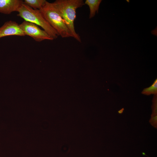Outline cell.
Masks as SVG:
<instances>
[{
	"instance_id": "1",
	"label": "cell",
	"mask_w": 157,
	"mask_h": 157,
	"mask_svg": "<svg viewBox=\"0 0 157 157\" xmlns=\"http://www.w3.org/2000/svg\"><path fill=\"white\" fill-rule=\"evenodd\" d=\"M57 9L72 35L81 42V38L75 31L74 22L76 18V10L84 4L83 0H56L52 3Z\"/></svg>"
},
{
	"instance_id": "2",
	"label": "cell",
	"mask_w": 157,
	"mask_h": 157,
	"mask_svg": "<svg viewBox=\"0 0 157 157\" xmlns=\"http://www.w3.org/2000/svg\"><path fill=\"white\" fill-rule=\"evenodd\" d=\"M39 10L59 36L62 38L72 37L65 21L53 3L47 1Z\"/></svg>"
},
{
	"instance_id": "3",
	"label": "cell",
	"mask_w": 157,
	"mask_h": 157,
	"mask_svg": "<svg viewBox=\"0 0 157 157\" xmlns=\"http://www.w3.org/2000/svg\"><path fill=\"white\" fill-rule=\"evenodd\" d=\"M17 16L25 21L41 27L53 39L59 36L56 31L49 24L39 10H34L23 3L18 9Z\"/></svg>"
},
{
	"instance_id": "4",
	"label": "cell",
	"mask_w": 157,
	"mask_h": 157,
	"mask_svg": "<svg viewBox=\"0 0 157 157\" xmlns=\"http://www.w3.org/2000/svg\"><path fill=\"white\" fill-rule=\"evenodd\" d=\"M19 26L25 35L32 37L37 42L54 40L44 30L41 29L34 24L24 20Z\"/></svg>"
},
{
	"instance_id": "5",
	"label": "cell",
	"mask_w": 157,
	"mask_h": 157,
	"mask_svg": "<svg viewBox=\"0 0 157 157\" xmlns=\"http://www.w3.org/2000/svg\"><path fill=\"white\" fill-rule=\"evenodd\" d=\"M11 35L25 36L19 24L16 22L10 20L5 22L0 27V38Z\"/></svg>"
},
{
	"instance_id": "6",
	"label": "cell",
	"mask_w": 157,
	"mask_h": 157,
	"mask_svg": "<svg viewBox=\"0 0 157 157\" xmlns=\"http://www.w3.org/2000/svg\"><path fill=\"white\" fill-rule=\"evenodd\" d=\"M23 3L21 0H0V13L9 14L17 12Z\"/></svg>"
},
{
	"instance_id": "7",
	"label": "cell",
	"mask_w": 157,
	"mask_h": 157,
	"mask_svg": "<svg viewBox=\"0 0 157 157\" xmlns=\"http://www.w3.org/2000/svg\"><path fill=\"white\" fill-rule=\"evenodd\" d=\"M101 0H86L84 4L88 5L90 9L89 18L91 19L95 15L96 13H98L99 5Z\"/></svg>"
},
{
	"instance_id": "8",
	"label": "cell",
	"mask_w": 157,
	"mask_h": 157,
	"mask_svg": "<svg viewBox=\"0 0 157 157\" xmlns=\"http://www.w3.org/2000/svg\"><path fill=\"white\" fill-rule=\"evenodd\" d=\"M46 0H25L24 3L34 10H40L47 2Z\"/></svg>"
},
{
	"instance_id": "9",
	"label": "cell",
	"mask_w": 157,
	"mask_h": 157,
	"mask_svg": "<svg viewBox=\"0 0 157 157\" xmlns=\"http://www.w3.org/2000/svg\"><path fill=\"white\" fill-rule=\"evenodd\" d=\"M157 92V79L155 80L154 83L150 87L144 88L142 93L147 95H150L151 94H156Z\"/></svg>"
},
{
	"instance_id": "10",
	"label": "cell",
	"mask_w": 157,
	"mask_h": 157,
	"mask_svg": "<svg viewBox=\"0 0 157 157\" xmlns=\"http://www.w3.org/2000/svg\"><path fill=\"white\" fill-rule=\"evenodd\" d=\"M152 113L151 117L157 116V99H155L154 100L153 104Z\"/></svg>"
},
{
	"instance_id": "11",
	"label": "cell",
	"mask_w": 157,
	"mask_h": 157,
	"mask_svg": "<svg viewBox=\"0 0 157 157\" xmlns=\"http://www.w3.org/2000/svg\"><path fill=\"white\" fill-rule=\"evenodd\" d=\"M124 110V108H123L121 110H119V111L118 112L120 114L122 113Z\"/></svg>"
}]
</instances>
